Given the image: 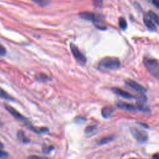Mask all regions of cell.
I'll return each instance as SVG.
<instances>
[{"label": "cell", "instance_id": "cell-1", "mask_svg": "<svg viewBox=\"0 0 159 159\" xmlns=\"http://www.w3.org/2000/svg\"><path fill=\"white\" fill-rule=\"evenodd\" d=\"M120 66V61L117 57H107L101 60L99 62V66L108 70H116Z\"/></svg>", "mask_w": 159, "mask_h": 159}, {"label": "cell", "instance_id": "cell-2", "mask_svg": "<svg viewBox=\"0 0 159 159\" xmlns=\"http://www.w3.org/2000/svg\"><path fill=\"white\" fill-rule=\"evenodd\" d=\"M143 64L152 76L157 79H159V62L155 59L145 57Z\"/></svg>", "mask_w": 159, "mask_h": 159}, {"label": "cell", "instance_id": "cell-3", "mask_svg": "<svg viewBox=\"0 0 159 159\" xmlns=\"http://www.w3.org/2000/svg\"><path fill=\"white\" fill-rule=\"evenodd\" d=\"M130 132L133 137L140 143L145 142L148 139L147 133L144 130H140L136 127H132L130 129Z\"/></svg>", "mask_w": 159, "mask_h": 159}, {"label": "cell", "instance_id": "cell-4", "mask_svg": "<svg viewBox=\"0 0 159 159\" xmlns=\"http://www.w3.org/2000/svg\"><path fill=\"white\" fill-rule=\"evenodd\" d=\"M70 48L76 60L81 65H85L87 61V59L86 57L81 52L79 48L73 43H71L70 44Z\"/></svg>", "mask_w": 159, "mask_h": 159}, {"label": "cell", "instance_id": "cell-5", "mask_svg": "<svg viewBox=\"0 0 159 159\" xmlns=\"http://www.w3.org/2000/svg\"><path fill=\"white\" fill-rule=\"evenodd\" d=\"M5 108L6 109V110L10 112L11 114V115L14 117L16 118L17 120L20 121V122H22L24 123H25V124H28L29 125V124L28 123V120L26 117H25L24 116H22L19 112H18L15 108H14L13 107L9 106V105H7V104H6L4 106Z\"/></svg>", "mask_w": 159, "mask_h": 159}, {"label": "cell", "instance_id": "cell-6", "mask_svg": "<svg viewBox=\"0 0 159 159\" xmlns=\"http://www.w3.org/2000/svg\"><path fill=\"white\" fill-rule=\"evenodd\" d=\"M79 16L81 18L88 20H91L93 22V24L102 20V17L96 14H94L91 12H80L79 14Z\"/></svg>", "mask_w": 159, "mask_h": 159}, {"label": "cell", "instance_id": "cell-7", "mask_svg": "<svg viewBox=\"0 0 159 159\" xmlns=\"http://www.w3.org/2000/svg\"><path fill=\"white\" fill-rule=\"evenodd\" d=\"M125 84L126 86L130 87V88H132V89H134L135 91L139 92L140 93H144L147 91V89L145 88H144L140 84L137 83V82H135L132 80L128 79V80H125Z\"/></svg>", "mask_w": 159, "mask_h": 159}, {"label": "cell", "instance_id": "cell-8", "mask_svg": "<svg viewBox=\"0 0 159 159\" xmlns=\"http://www.w3.org/2000/svg\"><path fill=\"white\" fill-rule=\"evenodd\" d=\"M112 91L116 95H117L120 97H122L123 98H125V99H131L135 98V97L133 95H132L131 94H130L129 93H128L125 91H124L118 88H116V87L112 88Z\"/></svg>", "mask_w": 159, "mask_h": 159}, {"label": "cell", "instance_id": "cell-9", "mask_svg": "<svg viewBox=\"0 0 159 159\" xmlns=\"http://www.w3.org/2000/svg\"><path fill=\"white\" fill-rule=\"evenodd\" d=\"M116 106L117 107L123 110L130 111L138 110L136 106L132 104H129L125 102H122V101H117L116 102Z\"/></svg>", "mask_w": 159, "mask_h": 159}, {"label": "cell", "instance_id": "cell-10", "mask_svg": "<svg viewBox=\"0 0 159 159\" xmlns=\"http://www.w3.org/2000/svg\"><path fill=\"white\" fill-rule=\"evenodd\" d=\"M143 22L146 27L152 31H157V29L155 24L153 23V21L151 19V18L148 16V15H145L143 17Z\"/></svg>", "mask_w": 159, "mask_h": 159}, {"label": "cell", "instance_id": "cell-11", "mask_svg": "<svg viewBox=\"0 0 159 159\" xmlns=\"http://www.w3.org/2000/svg\"><path fill=\"white\" fill-rule=\"evenodd\" d=\"M114 111V109L112 106H107L104 107L102 109L101 114H102L103 117H104L106 119H107L111 116V114H112Z\"/></svg>", "mask_w": 159, "mask_h": 159}, {"label": "cell", "instance_id": "cell-12", "mask_svg": "<svg viewBox=\"0 0 159 159\" xmlns=\"http://www.w3.org/2000/svg\"><path fill=\"white\" fill-rule=\"evenodd\" d=\"M17 137L22 142L24 143H28L30 142V140L29 138H27L25 135V133L23 130H19L17 133Z\"/></svg>", "mask_w": 159, "mask_h": 159}, {"label": "cell", "instance_id": "cell-13", "mask_svg": "<svg viewBox=\"0 0 159 159\" xmlns=\"http://www.w3.org/2000/svg\"><path fill=\"white\" fill-rule=\"evenodd\" d=\"M30 129L32 131H34L35 133L37 134H42V133H45L48 131V129L47 127H34L32 125H30Z\"/></svg>", "mask_w": 159, "mask_h": 159}, {"label": "cell", "instance_id": "cell-14", "mask_svg": "<svg viewBox=\"0 0 159 159\" xmlns=\"http://www.w3.org/2000/svg\"><path fill=\"white\" fill-rule=\"evenodd\" d=\"M35 78L38 81H47L50 80V78L45 73H39L35 75Z\"/></svg>", "mask_w": 159, "mask_h": 159}, {"label": "cell", "instance_id": "cell-15", "mask_svg": "<svg viewBox=\"0 0 159 159\" xmlns=\"http://www.w3.org/2000/svg\"><path fill=\"white\" fill-rule=\"evenodd\" d=\"M148 15L154 22L159 25V16L155 12L152 11H149L148 12Z\"/></svg>", "mask_w": 159, "mask_h": 159}, {"label": "cell", "instance_id": "cell-16", "mask_svg": "<svg viewBox=\"0 0 159 159\" xmlns=\"http://www.w3.org/2000/svg\"><path fill=\"white\" fill-rule=\"evenodd\" d=\"M0 98L5 99L6 100H10V101L14 100L13 98L1 88H0Z\"/></svg>", "mask_w": 159, "mask_h": 159}, {"label": "cell", "instance_id": "cell-17", "mask_svg": "<svg viewBox=\"0 0 159 159\" xmlns=\"http://www.w3.org/2000/svg\"><path fill=\"white\" fill-rule=\"evenodd\" d=\"M119 25L122 30H125L127 29V23L126 20L124 17H120L119 18Z\"/></svg>", "mask_w": 159, "mask_h": 159}, {"label": "cell", "instance_id": "cell-18", "mask_svg": "<svg viewBox=\"0 0 159 159\" xmlns=\"http://www.w3.org/2000/svg\"><path fill=\"white\" fill-rule=\"evenodd\" d=\"M114 139V136H107V137H103L102 139H101L98 143L99 145H103V144H106L111 141H112V140Z\"/></svg>", "mask_w": 159, "mask_h": 159}, {"label": "cell", "instance_id": "cell-19", "mask_svg": "<svg viewBox=\"0 0 159 159\" xmlns=\"http://www.w3.org/2000/svg\"><path fill=\"white\" fill-rule=\"evenodd\" d=\"M32 1L42 7L47 6L51 1V0H32Z\"/></svg>", "mask_w": 159, "mask_h": 159}, {"label": "cell", "instance_id": "cell-20", "mask_svg": "<svg viewBox=\"0 0 159 159\" xmlns=\"http://www.w3.org/2000/svg\"><path fill=\"white\" fill-rule=\"evenodd\" d=\"M96 128H97L96 125H89V126H88L85 128L84 132L87 134L92 133L93 132H94L96 129Z\"/></svg>", "mask_w": 159, "mask_h": 159}, {"label": "cell", "instance_id": "cell-21", "mask_svg": "<svg viewBox=\"0 0 159 159\" xmlns=\"http://www.w3.org/2000/svg\"><path fill=\"white\" fill-rule=\"evenodd\" d=\"M53 148H54V147L52 145H43L42 147V152L44 153H48Z\"/></svg>", "mask_w": 159, "mask_h": 159}, {"label": "cell", "instance_id": "cell-22", "mask_svg": "<svg viewBox=\"0 0 159 159\" xmlns=\"http://www.w3.org/2000/svg\"><path fill=\"white\" fill-rule=\"evenodd\" d=\"M93 4L96 7H101L102 4V0H93Z\"/></svg>", "mask_w": 159, "mask_h": 159}, {"label": "cell", "instance_id": "cell-23", "mask_svg": "<svg viewBox=\"0 0 159 159\" xmlns=\"http://www.w3.org/2000/svg\"><path fill=\"white\" fill-rule=\"evenodd\" d=\"M6 53V50L5 47L0 44V56H4Z\"/></svg>", "mask_w": 159, "mask_h": 159}, {"label": "cell", "instance_id": "cell-24", "mask_svg": "<svg viewBox=\"0 0 159 159\" xmlns=\"http://www.w3.org/2000/svg\"><path fill=\"white\" fill-rule=\"evenodd\" d=\"M75 121L76 122H78V123H81V122H84L86 120V119L84 118V117H76L75 118Z\"/></svg>", "mask_w": 159, "mask_h": 159}, {"label": "cell", "instance_id": "cell-25", "mask_svg": "<svg viewBox=\"0 0 159 159\" xmlns=\"http://www.w3.org/2000/svg\"><path fill=\"white\" fill-rule=\"evenodd\" d=\"M149 2H152L157 9H159V0H149Z\"/></svg>", "mask_w": 159, "mask_h": 159}, {"label": "cell", "instance_id": "cell-26", "mask_svg": "<svg viewBox=\"0 0 159 159\" xmlns=\"http://www.w3.org/2000/svg\"><path fill=\"white\" fill-rule=\"evenodd\" d=\"M8 156V153L0 149V158H6Z\"/></svg>", "mask_w": 159, "mask_h": 159}, {"label": "cell", "instance_id": "cell-27", "mask_svg": "<svg viewBox=\"0 0 159 159\" xmlns=\"http://www.w3.org/2000/svg\"><path fill=\"white\" fill-rule=\"evenodd\" d=\"M153 158H157V159H159V153H157V154L154 155L153 156Z\"/></svg>", "mask_w": 159, "mask_h": 159}, {"label": "cell", "instance_id": "cell-28", "mask_svg": "<svg viewBox=\"0 0 159 159\" xmlns=\"http://www.w3.org/2000/svg\"><path fill=\"white\" fill-rule=\"evenodd\" d=\"M3 147H4V145H3V143H1V142H0V149L3 148Z\"/></svg>", "mask_w": 159, "mask_h": 159}, {"label": "cell", "instance_id": "cell-29", "mask_svg": "<svg viewBox=\"0 0 159 159\" xmlns=\"http://www.w3.org/2000/svg\"><path fill=\"white\" fill-rule=\"evenodd\" d=\"M147 1H148V2H149V0H147Z\"/></svg>", "mask_w": 159, "mask_h": 159}, {"label": "cell", "instance_id": "cell-30", "mask_svg": "<svg viewBox=\"0 0 159 159\" xmlns=\"http://www.w3.org/2000/svg\"><path fill=\"white\" fill-rule=\"evenodd\" d=\"M0 125H1V123H0Z\"/></svg>", "mask_w": 159, "mask_h": 159}]
</instances>
